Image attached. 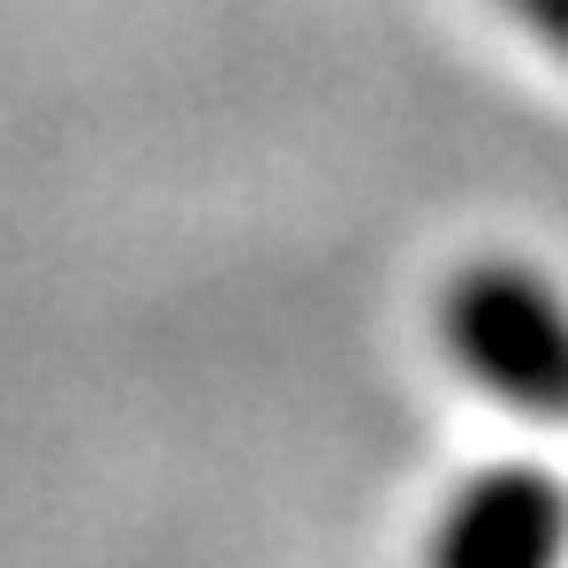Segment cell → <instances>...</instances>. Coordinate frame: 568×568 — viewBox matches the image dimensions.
<instances>
[{"mask_svg": "<svg viewBox=\"0 0 568 568\" xmlns=\"http://www.w3.org/2000/svg\"><path fill=\"white\" fill-rule=\"evenodd\" d=\"M433 342L493 409L524 425H568V281L538 258H463L433 296Z\"/></svg>", "mask_w": 568, "mask_h": 568, "instance_id": "cell-1", "label": "cell"}, {"mask_svg": "<svg viewBox=\"0 0 568 568\" xmlns=\"http://www.w3.org/2000/svg\"><path fill=\"white\" fill-rule=\"evenodd\" d=\"M493 8H500L538 53H554V61L568 69V0H493Z\"/></svg>", "mask_w": 568, "mask_h": 568, "instance_id": "cell-3", "label": "cell"}, {"mask_svg": "<svg viewBox=\"0 0 568 568\" xmlns=\"http://www.w3.org/2000/svg\"><path fill=\"white\" fill-rule=\"evenodd\" d=\"M417 568H568V478L538 455H493L439 493Z\"/></svg>", "mask_w": 568, "mask_h": 568, "instance_id": "cell-2", "label": "cell"}]
</instances>
